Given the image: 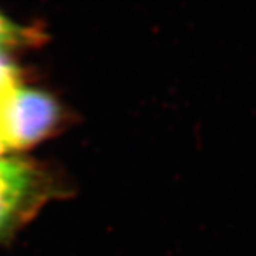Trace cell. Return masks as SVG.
Returning a JSON list of instances; mask_svg holds the SVG:
<instances>
[{
    "label": "cell",
    "mask_w": 256,
    "mask_h": 256,
    "mask_svg": "<svg viewBox=\"0 0 256 256\" xmlns=\"http://www.w3.org/2000/svg\"><path fill=\"white\" fill-rule=\"evenodd\" d=\"M56 119V104L48 94L16 89L0 108V138L7 148L26 146L44 138Z\"/></svg>",
    "instance_id": "6da1fadb"
},
{
    "label": "cell",
    "mask_w": 256,
    "mask_h": 256,
    "mask_svg": "<svg viewBox=\"0 0 256 256\" xmlns=\"http://www.w3.org/2000/svg\"><path fill=\"white\" fill-rule=\"evenodd\" d=\"M30 170L20 162L0 160V230L8 225L30 187Z\"/></svg>",
    "instance_id": "7a4b0ae2"
},
{
    "label": "cell",
    "mask_w": 256,
    "mask_h": 256,
    "mask_svg": "<svg viewBox=\"0 0 256 256\" xmlns=\"http://www.w3.org/2000/svg\"><path fill=\"white\" fill-rule=\"evenodd\" d=\"M16 89V74L14 67L0 52V108Z\"/></svg>",
    "instance_id": "3957f363"
},
{
    "label": "cell",
    "mask_w": 256,
    "mask_h": 256,
    "mask_svg": "<svg viewBox=\"0 0 256 256\" xmlns=\"http://www.w3.org/2000/svg\"><path fill=\"white\" fill-rule=\"evenodd\" d=\"M12 34H14L12 26L0 16V52H2V48L4 44L12 40Z\"/></svg>",
    "instance_id": "277c9868"
},
{
    "label": "cell",
    "mask_w": 256,
    "mask_h": 256,
    "mask_svg": "<svg viewBox=\"0 0 256 256\" xmlns=\"http://www.w3.org/2000/svg\"><path fill=\"white\" fill-rule=\"evenodd\" d=\"M6 148H7V146H6V144H4V142H3V140L0 138V154H2V153H3L4 150H6Z\"/></svg>",
    "instance_id": "5b68a950"
}]
</instances>
